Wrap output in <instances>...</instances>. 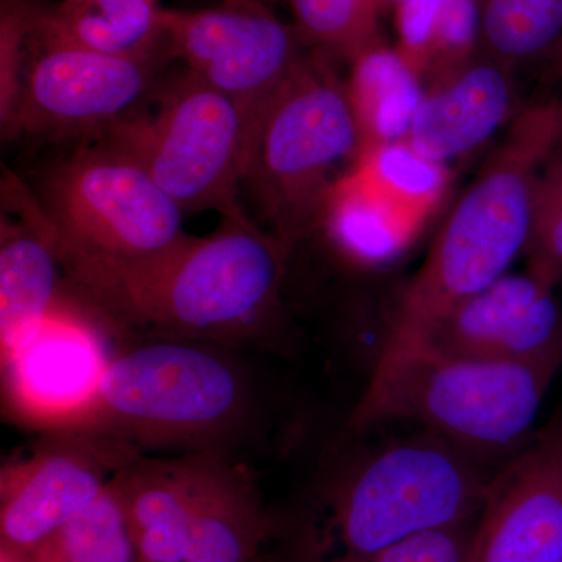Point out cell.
Listing matches in <instances>:
<instances>
[{
	"label": "cell",
	"mask_w": 562,
	"mask_h": 562,
	"mask_svg": "<svg viewBox=\"0 0 562 562\" xmlns=\"http://www.w3.org/2000/svg\"><path fill=\"white\" fill-rule=\"evenodd\" d=\"M258 2L266 3V5H269V3L279 2V0H258Z\"/></svg>",
	"instance_id": "cell-32"
},
{
	"label": "cell",
	"mask_w": 562,
	"mask_h": 562,
	"mask_svg": "<svg viewBox=\"0 0 562 562\" xmlns=\"http://www.w3.org/2000/svg\"><path fill=\"white\" fill-rule=\"evenodd\" d=\"M446 183L442 165L406 143L361 151L353 171L333 187L324 221L357 250L395 247L435 209Z\"/></svg>",
	"instance_id": "cell-13"
},
{
	"label": "cell",
	"mask_w": 562,
	"mask_h": 562,
	"mask_svg": "<svg viewBox=\"0 0 562 562\" xmlns=\"http://www.w3.org/2000/svg\"><path fill=\"white\" fill-rule=\"evenodd\" d=\"M241 406L238 375L217 355L158 342L109 360L87 420L143 442H183L224 430Z\"/></svg>",
	"instance_id": "cell-8"
},
{
	"label": "cell",
	"mask_w": 562,
	"mask_h": 562,
	"mask_svg": "<svg viewBox=\"0 0 562 562\" xmlns=\"http://www.w3.org/2000/svg\"><path fill=\"white\" fill-rule=\"evenodd\" d=\"M199 460L139 462L111 483L138 562H184Z\"/></svg>",
	"instance_id": "cell-17"
},
{
	"label": "cell",
	"mask_w": 562,
	"mask_h": 562,
	"mask_svg": "<svg viewBox=\"0 0 562 562\" xmlns=\"http://www.w3.org/2000/svg\"><path fill=\"white\" fill-rule=\"evenodd\" d=\"M331 60L305 55L269 110L243 180L288 254L325 220L338 166L360 157L349 88Z\"/></svg>",
	"instance_id": "cell-4"
},
{
	"label": "cell",
	"mask_w": 562,
	"mask_h": 562,
	"mask_svg": "<svg viewBox=\"0 0 562 562\" xmlns=\"http://www.w3.org/2000/svg\"><path fill=\"white\" fill-rule=\"evenodd\" d=\"M2 191L20 221L91 254L143 257L187 235L184 211L157 181L98 140L52 166L35 190L5 176Z\"/></svg>",
	"instance_id": "cell-7"
},
{
	"label": "cell",
	"mask_w": 562,
	"mask_h": 562,
	"mask_svg": "<svg viewBox=\"0 0 562 562\" xmlns=\"http://www.w3.org/2000/svg\"><path fill=\"white\" fill-rule=\"evenodd\" d=\"M35 10L25 0H2L0 9V125L9 124L20 95Z\"/></svg>",
	"instance_id": "cell-27"
},
{
	"label": "cell",
	"mask_w": 562,
	"mask_h": 562,
	"mask_svg": "<svg viewBox=\"0 0 562 562\" xmlns=\"http://www.w3.org/2000/svg\"><path fill=\"white\" fill-rule=\"evenodd\" d=\"M272 525L257 492L217 462L199 460L184 562H265Z\"/></svg>",
	"instance_id": "cell-18"
},
{
	"label": "cell",
	"mask_w": 562,
	"mask_h": 562,
	"mask_svg": "<svg viewBox=\"0 0 562 562\" xmlns=\"http://www.w3.org/2000/svg\"><path fill=\"white\" fill-rule=\"evenodd\" d=\"M479 43L512 70L543 54L562 33V0H476Z\"/></svg>",
	"instance_id": "cell-23"
},
{
	"label": "cell",
	"mask_w": 562,
	"mask_h": 562,
	"mask_svg": "<svg viewBox=\"0 0 562 562\" xmlns=\"http://www.w3.org/2000/svg\"><path fill=\"white\" fill-rule=\"evenodd\" d=\"M476 519L420 532L364 557L314 562H468Z\"/></svg>",
	"instance_id": "cell-28"
},
{
	"label": "cell",
	"mask_w": 562,
	"mask_h": 562,
	"mask_svg": "<svg viewBox=\"0 0 562 562\" xmlns=\"http://www.w3.org/2000/svg\"><path fill=\"white\" fill-rule=\"evenodd\" d=\"M0 562H29V554L24 550L0 542Z\"/></svg>",
	"instance_id": "cell-29"
},
{
	"label": "cell",
	"mask_w": 562,
	"mask_h": 562,
	"mask_svg": "<svg viewBox=\"0 0 562 562\" xmlns=\"http://www.w3.org/2000/svg\"><path fill=\"white\" fill-rule=\"evenodd\" d=\"M102 460L81 447L36 454L2 479L0 542L35 549L87 512L109 487Z\"/></svg>",
	"instance_id": "cell-15"
},
{
	"label": "cell",
	"mask_w": 562,
	"mask_h": 562,
	"mask_svg": "<svg viewBox=\"0 0 562 562\" xmlns=\"http://www.w3.org/2000/svg\"><path fill=\"white\" fill-rule=\"evenodd\" d=\"M403 2H405V0H375L379 10L382 9V7H395V9H397Z\"/></svg>",
	"instance_id": "cell-31"
},
{
	"label": "cell",
	"mask_w": 562,
	"mask_h": 562,
	"mask_svg": "<svg viewBox=\"0 0 562 562\" xmlns=\"http://www.w3.org/2000/svg\"><path fill=\"white\" fill-rule=\"evenodd\" d=\"M303 43L351 65L386 47L375 0H288Z\"/></svg>",
	"instance_id": "cell-24"
},
{
	"label": "cell",
	"mask_w": 562,
	"mask_h": 562,
	"mask_svg": "<svg viewBox=\"0 0 562 562\" xmlns=\"http://www.w3.org/2000/svg\"><path fill=\"white\" fill-rule=\"evenodd\" d=\"M412 346L560 372L562 308L553 288L531 273H506L450 310Z\"/></svg>",
	"instance_id": "cell-12"
},
{
	"label": "cell",
	"mask_w": 562,
	"mask_h": 562,
	"mask_svg": "<svg viewBox=\"0 0 562 562\" xmlns=\"http://www.w3.org/2000/svg\"><path fill=\"white\" fill-rule=\"evenodd\" d=\"M160 0H61L35 10L32 41L116 55L165 49Z\"/></svg>",
	"instance_id": "cell-19"
},
{
	"label": "cell",
	"mask_w": 562,
	"mask_h": 562,
	"mask_svg": "<svg viewBox=\"0 0 562 562\" xmlns=\"http://www.w3.org/2000/svg\"><path fill=\"white\" fill-rule=\"evenodd\" d=\"M162 40L188 72L238 103L260 136L269 110L301 65L306 46L297 29L268 5L161 11Z\"/></svg>",
	"instance_id": "cell-9"
},
{
	"label": "cell",
	"mask_w": 562,
	"mask_h": 562,
	"mask_svg": "<svg viewBox=\"0 0 562 562\" xmlns=\"http://www.w3.org/2000/svg\"><path fill=\"white\" fill-rule=\"evenodd\" d=\"M131 158L181 210L241 213L239 188L258 131L227 95L187 72L149 114H127L94 138Z\"/></svg>",
	"instance_id": "cell-6"
},
{
	"label": "cell",
	"mask_w": 562,
	"mask_h": 562,
	"mask_svg": "<svg viewBox=\"0 0 562 562\" xmlns=\"http://www.w3.org/2000/svg\"><path fill=\"white\" fill-rule=\"evenodd\" d=\"M558 372L479 360L428 346L383 350L350 417L361 432L417 425L494 462L513 457L535 432Z\"/></svg>",
	"instance_id": "cell-3"
},
{
	"label": "cell",
	"mask_w": 562,
	"mask_h": 562,
	"mask_svg": "<svg viewBox=\"0 0 562 562\" xmlns=\"http://www.w3.org/2000/svg\"><path fill=\"white\" fill-rule=\"evenodd\" d=\"M27 554L29 562H138L113 483L87 512Z\"/></svg>",
	"instance_id": "cell-25"
},
{
	"label": "cell",
	"mask_w": 562,
	"mask_h": 562,
	"mask_svg": "<svg viewBox=\"0 0 562 562\" xmlns=\"http://www.w3.org/2000/svg\"><path fill=\"white\" fill-rule=\"evenodd\" d=\"M25 225L49 244L70 283L117 324L221 338L257 327L280 303L288 251L246 211L221 216L209 236L184 235L143 257L91 254Z\"/></svg>",
	"instance_id": "cell-1"
},
{
	"label": "cell",
	"mask_w": 562,
	"mask_h": 562,
	"mask_svg": "<svg viewBox=\"0 0 562 562\" xmlns=\"http://www.w3.org/2000/svg\"><path fill=\"white\" fill-rule=\"evenodd\" d=\"M347 88L360 127L361 151L405 143L425 92L401 52L382 47L353 63Z\"/></svg>",
	"instance_id": "cell-21"
},
{
	"label": "cell",
	"mask_w": 562,
	"mask_h": 562,
	"mask_svg": "<svg viewBox=\"0 0 562 562\" xmlns=\"http://www.w3.org/2000/svg\"><path fill=\"white\" fill-rule=\"evenodd\" d=\"M402 57L436 79L469 60L479 41L476 0H405L397 7Z\"/></svg>",
	"instance_id": "cell-22"
},
{
	"label": "cell",
	"mask_w": 562,
	"mask_h": 562,
	"mask_svg": "<svg viewBox=\"0 0 562 562\" xmlns=\"http://www.w3.org/2000/svg\"><path fill=\"white\" fill-rule=\"evenodd\" d=\"M527 272L557 290L562 284V151L543 166L536 183Z\"/></svg>",
	"instance_id": "cell-26"
},
{
	"label": "cell",
	"mask_w": 562,
	"mask_h": 562,
	"mask_svg": "<svg viewBox=\"0 0 562 562\" xmlns=\"http://www.w3.org/2000/svg\"><path fill=\"white\" fill-rule=\"evenodd\" d=\"M509 72L487 58L468 60L438 77L435 87L425 92L405 143L436 165L479 149L512 110Z\"/></svg>",
	"instance_id": "cell-16"
},
{
	"label": "cell",
	"mask_w": 562,
	"mask_h": 562,
	"mask_svg": "<svg viewBox=\"0 0 562 562\" xmlns=\"http://www.w3.org/2000/svg\"><path fill=\"white\" fill-rule=\"evenodd\" d=\"M61 265L49 244L27 225H2L0 341L2 358L54 316Z\"/></svg>",
	"instance_id": "cell-20"
},
{
	"label": "cell",
	"mask_w": 562,
	"mask_h": 562,
	"mask_svg": "<svg viewBox=\"0 0 562 562\" xmlns=\"http://www.w3.org/2000/svg\"><path fill=\"white\" fill-rule=\"evenodd\" d=\"M561 140L562 103H535L514 116L403 290L383 350L420 341L450 310L508 273L527 247L536 183Z\"/></svg>",
	"instance_id": "cell-2"
},
{
	"label": "cell",
	"mask_w": 562,
	"mask_h": 562,
	"mask_svg": "<svg viewBox=\"0 0 562 562\" xmlns=\"http://www.w3.org/2000/svg\"><path fill=\"white\" fill-rule=\"evenodd\" d=\"M228 5H241V7H254V5H266V3L258 2V0H224Z\"/></svg>",
	"instance_id": "cell-30"
},
{
	"label": "cell",
	"mask_w": 562,
	"mask_h": 562,
	"mask_svg": "<svg viewBox=\"0 0 562 562\" xmlns=\"http://www.w3.org/2000/svg\"><path fill=\"white\" fill-rule=\"evenodd\" d=\"M2 361L18 408L44 422L87 420L109 364L90 331L57 314Z\"/></svg>",
	"instance_id": "cell-14"
},
{
	"label": "cell",
	"mask_w": 562,
	"mask_h": 562,
	"mask_svg": "<svg viewBox=\"0 0 562 562\" xmlns=\"http://www.w3.org/2000/svg\"><path fill=\"white\" fill-rule=\"evenodd\" d=\"M502 462L420 430L383 443L328 497L335 557L357 558L476 519Z\"/></svg>",
	"instance_id": "cell-5"
},
{
	"label": "cell",
	"mask_w": 562,
	"mask_h": 562,
	"mask_svg": "<svg viewBox=\"0 0 562 562\" xmlns=\"http://www.w3.org/2000/svg\"><path fill=\"white\" fill-rule=\"evenodd\" d=\"M32 40V38H31ZM25 61L24 77L5 138H98L131 114L149 90L162 54L116 55L69 44L36 43Z\"/></svg>",
	"instance_id": "cell-10"
},
{
	"label": "cell",
	"mask_w": 562,
	"mask_h": 562,
	"mask_svg": "<svg viewBox=\"0 0 562 562\" xmlns=\"http://www.w3.org/2000/svg\"><path fill=\"white\" fill-rule=\"evenodd\" d=\"M468 562H562V408L495 472Z\"/></svg>",
	"instance_id": "cell-11"
}]
</instances>
